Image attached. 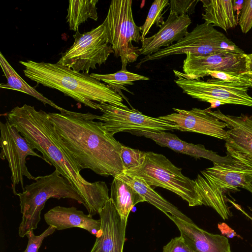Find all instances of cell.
I'll return each mask as SVG.
<instances>
[{
    "label": "cell",
    "mask_w": 252,
    "mask_h": 252,
    "mask_svg": "<svg viewBox=\"0 0 252 252\" xmlns=\"http://www.w3.org/2000/svg\"><path fill=\"white\" fill-rule=\"evenodd\" d=\"M5 117L31 148L39 151L44 160L53 165L76 189L84 200L89 214H99L110 199L106 183H90L81 176L82 169L60 140L48 113L24 104L13 108Z\"/></svg>",
    "instance_id": "obj_1"
},
{
    "label": "cell",
    "mask_w": 252,
    "mask_h": 252,
    "mask_svg": "<svg viewBox=\"0 0 252 252\" xmlns=\"http://www.w3.org/2000/svg\"><path fill=\"white\" fill-rule=\"evenodd\" d=\"M60 140L80 167L101 176L114 177L123 173L120 157L123 145L115 139L98 120L100 116L65 109L48 113Z\"/></svg>",
    "instance_id": "obj_2"
},
{
    "label": "cell",
    "mask_w": 252,
    "mask_h": 252,
    "mask_svg": "<svg viewBox=\"0 0 252 252\" xmlns=\"http://www.w3.org/2000/svg\"><path fill=\"white\" fill-rule=\"evenodd\" d=\"M24 67V73L31 80L44 87L56 89L65 95L94 109L98 103H108L127 108L123 97L115 90L96 79L87 72H77L58 63L20 61Z\"/></svg>",
    "instance_id": "obj_3"
},
{
    "label": "cell",
    "mask_w": 252,
    "mask_h": 252,
    "mask_svg": "<svg viewBox=\"0 0 252 252\" xmlns=\"http://www.w3.org/2000/svg\"><path fill=\"white\" fill-rule=\"evenodd\" d=\"M233 159L223 162H213V166L201 171L194 180L196 190L202 204L214 209L224 220L232 216L224 193L229 190L246 189L248 177L252 175V160L246 155L229 148Z\"/></svg>",
    "instance_id": "obj_4"
},
{
    "label": "cell",
    "mask_w": 252,
    "mask_h": 252,
    "mask_svg": "<svg viewBox=\"0 0 252 252\" xmlns=\"http://www.w3.org/2000/svg\"><path fill=\"white\" fill-rule=\"evenodd\" d=\"M35 182L25 187V190L17 193L19 197L22 221L19 235L24 237L30 230L37 228L40 214L46 202L50 198H68L86 207V203L76 189L56 170L51 174L35 177Z\"/></svg>",
    "instance_id": "obj_5"
},
{
    "label": "cell",
    "mask_w": 252,
    "mask_h": 252,
    "mask_svg": "<svg viewBox=\"0 0 252 252\" xmlns=\"http://www.w3.org/2000/svg\"><path fill=\"white\" fill-rule=\"evenodd\" d=\"M181 170L163 155L147 152L141 167L124 172L141 178L151 187H159L173 192L189 206L202 205L195 181L184 176Z\"/></svg>",
    "instance_id": "obj_6"
},
{
    "label": "cell",
    "mask_w": 252,
    "mask_h": 252,
    "mask_svg": "<svg viewBox=\"0 0 252 252\" xmlns=\"http://www.w3.org/2000/svg\"><path fill=\"white\" fill-rule=\"evenodd\" d=\"M223 52L246 54L223 33L215 29L212 25L204 22L197 24L191 32H188L175 43L150 56H145L136 67L140 68L147 62L171 55L190 53L197 56H204Z\"/></svg>",
    "instance_id": "obj_7"
},
{
    "label": "cell",
    "mask_w": 252,
    "mask_h": 252,
    "mask_svg": "<svg viewBox=\"0 0 252 252\" xmlns=\"http://www.w3.org/2000/svg\"><path fill=\"white\" fill-rule=\"evenodd\" d=\"M74 41L57 62L77 72L89 73L105 63L114 51L109 45L106 28L102 23L91 31L73 35Z\"/></svg>",
    "instance_id": "obj_8"
},
{
    "label": "cell",
    "mask_w": 252,
    "mask_h": 252,
    "mask_svg": "<svg viewBox=\"0 0 252 252\" xmlns=\"http://www.w3.org/2000/svg\"><path fill=\"white\" fill-rule=\"evenodd\" d=\"M174 80L183 93L192 98L209 102L211 108L226 104L241 105L252 107V97L248 93L249 88L241 84L217 79L207 81L185 77L183 72L173 70Z\"/></svg>",
    "instance_id": "obj_9"
},
{
    "label": "cell",
    "mask_w": 252,
    "mask_h": 252,
    "mask_svg": "<svg viewBox=\"0 0 252 252\" xmlns=\"http://www.w3.org/2000/svg\"><path fill=\"white\" fill-rule=\"evenodd\" d=\"M98 107L102 113L99 120L112 136L120 132L135 130L154 132L180 130L179 126L172 122L145 115L134 109L106 103H98Z\"/></svg>",
    "instance_id": "obj_10"
},
{
    "label": "cell",
    "mask_w": 252,
    "mask_h": 252,
    "mask_svg": "<svg viewBox=\"0 0 252 252\" xmlns=\"http://www.w3.org/2000/svg\"><path fill=\"white\" fill-rule=\"evenodd\" d=\"M0 146L1 149L0 158L6 159L11 173L12 189L17 195L16 187L20 184L23 191L25 190L23 176L30 180H34L26 166V158L28 156H35L44 160L43 156L39 155L31 148L27 140L19 131L6 120L5 123H0Z\"/></svg>",
    "instance_id": "obj_11"
},
{
    "label": "cell",
    "mask_w": 252,
    "mask_h": 252,
    "mask_svg": "<svg viewBox=\"0 0 252 252\" xmlns=\"http://www.w3.org/2000/svg\"><path fill=\"white\" fill-rule=\"evenodd\" d=\"M132 3L131 0H112L103 22L109 44L112 46L115 57H120L122 69L135 62L140 55V48L130 46L127 41V14Z\"/></svg>",
    "instance_id": "obj_12"
},
{
    "label": "cell",
    "mask_w": 252,
    "mask_h": 252,
    "mask_svg": "<svg viewBox=\"0 0 252 252\" xmlns=\"http://www.w3.org/2000/svg\"><path fill=\"white\" fill-rule=\"evenodd\" d=\"M186 55L183 73L188 79H200L212 71L246 72V54L223 52L204 56H197L190 53Z\"/></svg>",
    "instance_id": "obj_13"
},
{
    "label": "cell",
    "mask_w": 252,
    "mask_h": 252,
    "mask_svg": "<svg viewBox=\"0 0 252 252\" xmlns=\"http://www.w3.org/2000/svg\"><path fill=\"white\" fill-rule=\"evenodd\" d=\"M210 107L205 109L193 108L187 110L173 108L174 113L158 118L172 122L180 127V131L199 133L225 140L226 124L209 113Z\"/></svg>",
    "instance_id": "obj_14"
},
{
    "label": "cell",
    "mask_w": 252,
    "mask_h": 252,
    "mask_svg": "<svg viewBox=\"0 0 252 252\" xmlns=\"http://www.w3.org/2000/svg\"><path fill=\"white\" fill-rule=\"evenodd\" d=\"M101 226L90 252H123L127 221L110 199L99 214Z\"/></svg>",
    "instance_id": "obj_15"
},
{
    "label": "cell",
    "mask_w": 252,
    "mask_h": 252,
    "mask_svg": "<svg viewBox=\"0 0 252 252\" xmlns=\"http://www.w3.org/2000/svg\"><path fill=\"white\" fill-rule=\"evenodd\" d=\"M177 226L186 244L194 252H231L228 239L209 233L192 222L165 214Z\"/></svg>",
    "instance_id": "obj_16"
},
{
    "label": "cell",
    "mask_w": 252,
    "mask_h": 252,
    "mask_svg": "<svg viewBox=\"0 0 252 252\" xmlns=\"http://www.w3.org/2000/svg\"><path fill=\"white\" fill-rule=\"evenodd\" d=\"M191 23L187 14L178 16L170 12L167 20L159 27L158 31L153 36L145 37L140 48V54L150 56L157 52L162 47H167L174 41H178L188 32V28Z\"/></svg>",
    "instance_id": "obj_17"
},
{
    "label": "cell",
    "mask_w": 252,
    "mask_h": 252,
    "mask_svg": "<svg viewBox=\"0 0 252 252\" xmlns=\"http://www.w3.org/2000/svg\"><path fill=\"white\" fill-rule=\"evenodd\" d=\"M209 113L227 125L226 148L242 153L252 160V115H225L220 110L212 111L211 109Z\"/></svg>",
    "instance_id": "obj_18"
},
{
    "label": "cell",
    "mask_w": 252,
    "mask_h": 252,
    "mask_svg": "<svg viewBox=\"0 0 252 252\" xmlns=\"http://www.w3.org/2000/svg\"><path fill=\"white\" fill-rule=\"evenodd\" d=\"M136 136H143L155 141L163 147H167L180 153L186 154L195 158H205L213 162L223 163L230 161L233 159L231 154L227 151V155L223 157L217 153L205 149L201 144L195 145L184 141L174 134L169 132H154L144 130H135L129 132Z\"/></svg>",
    "instance_id": "obj_19"
},
{
    "label": "cell",
    "mask_w": 252,
    "mask_h": 252,
    "mask_svg": "<svg viewBox=\"0 0 252 252\" xmlns=\"http://www.w3.org/2000/svg\"><path fill=\"white\" fill-rule=\"evenodd\" d=\"M92 217L74 207L57 206L48 211L44 217L47 224L56 230L79 227L96 235L100 228L101 220H94Z\"/></svg>",
    "instance_id": "obj_20"
},
{
    "label": "cell",
    "mask_w": 252,
    "mask_h": 252,
    "mask_svg": "<svg viewBox=\"0 0 252 252\" xmlns=\"http://www.w3.org/2000/svg\"><path fill=\"white\" fill-rule=\"evenodd\" d=\"M116 177L121 179L132 187L146 201L154 205L165 214L168 213L188 222H193L176 206L155 191L141 178L124 172L116 176Z\"/></svg>",
    "instance_id": "obj_21"
},
{
    "label": "cell",
    "mask_w": 252,
    "mask_h": 252,
    "mask_svg": "<svg viewBox=\"0 0 252 252\" xmlns=\"http://www.w3.org/2000/svg\"><path fill=\"white\" fill-rule=\"evenodd\" d=\"M204 8L202 14L205 22L226 31L238 24L231 0H201Z\"/></svg>",
    "instance_id": "obj_22"
},
{
    "label": "cell",
    "mask_w": 252,
    "mask_h": 252,
    "mask_svg": "<svg viewBox=\"0 0 252 252\" xmlns=\"http://www.w3.org/2000/svg\"><path fill=\"white\" fill-rule=\"evenodd\" d=\"M110 199L122 218L127 221L132 208L138 203L146 201L134 189L116 177L111 184Z\"/></svg>",
    "instance_id": "obj_23"
},
{
    "label": "cell",
    "mask_w": 252,
    "mask_h": 252,
    "mask_svg": "<svg viewBox=\"0 0 252 252\" xmlns=\"http://www.w3.org/2000/svg\"><path fill=\"white\" fill-rule=\"evenodd\" d=\"M0 64L7 80L6 83L0 84L1 88L17 91L27 94L34 97L44 104H49L60 112L64 109L57 105L29 85L13 69L1 52H0Z\"/></svg>",
    "instance_id": "obj_24"
},
{
    "label": "cell",
    "mask_w": 252,
    "mask_h": 252,
    "mask_svg": "<svg viewBox=\"0 0 252 252\" xmlns=\"http://www.w3.org/2000/svg\"><path fill=\"white\" fill-rule=\"evenodd\" d=\"M68 1L66 19L70 30L76 32L79 26L88 19L97 20L98 0H69Z\"/></svg>",
    "instance_id": "obj_25"
},
{
    "label": "cell",
    "mask_w": 252,
    "mask_h": 252,
    "mask_svg": "<svg viewBox=\"0 0 252 252\" xmlns=\"http://www.w3.org/2000/svg\"><path fill=\"white\" fill-rule=\"evenodd\" d=\"M93 77L102 81L105 84L115 90L121 96L123 95L120 91L123 90L130 92L126 87V86L132 85L134 82L139 80H149L150 79L145 76L129 72L126 68L122 69L118 72L108 74H90Z\"/></svg>",
    "instance_id": "obj_26"
},
{
    "label": "cell",
    "mask_w": 252,
    "mask_h": 252,
    "mask_svg": "<svg viewBox=\"0 0 252 252\" xmlns=\"http://www.w3.org/2000/svg\"><path fill=\"white\" fill-rule=\"evenodd\" d=\"M169 0H156L153 2L144 24L140 27L141 30V41L146 37L154 25L156 24L157 27H160L164 23L162 11L169 5Z\"/></svg>",
    "instance_id": "obj_27"
},
{
    "label": "cell",
    "mask_w": 252,
    "mask_h": 252,
    "mask_svg": "<svg viewBox=\"0 0 252 252\" xmlns=\"http://www.w3.org/2000/svg\"><path fill=\"white\" fill-rule=\"evenodd\" d=\"M146 153L138 149H132L123 145L120 152V157L124 171L141 167L145 161Z\"/></svg>",
    "instance_id": "obj_28"
},
{
    "label": "cell",
    "mask_w": 252,
    "mask_h": 252,
    "mask_svg": "<svg viewBox=\"0 0 252 252\" xmlns=\"http://www.w3.org/2000/svg\"><path fill=\"white\" fill-rule=\"evenodd\" d=\"M207 76L224 81L241 84L247 88L252 87V82L245 73L212 71L207 73Z\"/></svg>",
    "instance_id": "obj_29"
},
{
    "label": "cell",
    "mask_w": 252,
    "mask_h": 252,
    "mask_svg": "<svg viewBox=\"0 0 252 252\" xmlns=\"http://www.w3.org/2000/svg\"><path fill=\"white\" fill-rule=\"evenodd\" d=\"M56 230L54 227L49 226L39 235H35L33 230L29 231L26 235L28 239V243L26 250L23 252H38L44 239L52 234Z\"/></svg>",
    "instance_id": "obj_30"
},
{
    "label": "cell",
    "mask_w": 252,
    "mask_h": 252,
    "mask_svg": "<svg viewBox=\"0 0 252 252\" xmlns=\"http://www.w3.org/2000/svg\"><path fill=\"white\" fill-rule=\"evenodd\" d=\"M198 0H171L169 1L170 12L178 16L193 13Z\"/></svg>",
    "instance_id": "obj_31"
},
{
    "label": "cell",
    "mask_w": 252,
    "mask_h": 252,
    "mask_svg": "<svg viewBox=\"0 0 252 252\" xmlns=\"http://www.w3.org/2000/svg\"><path fill=\"white\" fill-rule=\"evenodd\" d=\"M243 33H247L252 28V0H245L238 19Z\"/></svg>",
    "instance_id": "obj_32"
},
{
    "label": "cell",
    "mask_w": 252,
    "mask_h": 252,
    "mask_svg": "<svg viewBox=\"0 0 252 252\" xmlns=\"http://www.w3.org/2000/svg\"><path fill=\"white\" fill-rule=\"evenodd\" d=\"M141 30L140 27L137 26L133 18L132 6L128 11L127 19V41L130 46H133L132 41L139 43L141 41Z\"/></svg>",
    "instance_id": "obj_33"
},
{
    "label": "cell",
    "mask_w": 252,
    "mask_h": 252,
    "mask_svg": "<svg viewBox=\"0 0 252 252\" xmlns=\"http://www.w3.org/2000/svg\"><path fill=\"white\" fill-rule=\"evenodd\" d=\"M163 252H194L186 244L181 236L172 239L163 248Z\"/></svg>",
    "instance_id": "obj_34"
},
{
    "label": "cell",
    "mask_w": 252,
    "mask_h": 252,
    "mask_svg": "<svg viewBox=\"0 0 252 252\" xmlns=\"http://www.w3.org/2000/svg\"><path fill=\"white\" fill-rule=\"evenodd\" d=\"M218 227L223 235L229 238H232L237 235L235 231L225 223H220Z\"/></svg>",
    "instance_id": "obj_35"
},
{
    "label": "cell",
    "mask_w": 252,
    "mask_h": 252,
    "mask_svg": "<svg viewBox=\"0 0 252 252\" xmlns=\"http://www.w3.org/2000/svg\"><path fill=\"white\" fill-rule=\"evenodd\" d=\"M245 65L246 72L245 73L250 78L252 82V53L246 54L245 55Z\"/></svg>",
    "instance_id": "obj_36"
},
{
    "label": "cell",
    "mask_w": 252,
    "mask_h": 252,
    "mask_svg": "<svg viewBox=\"0 0 252 252\" xmlns=\"http://www.w3.org/2000/svg\"><path fill=\"white\" fill-rule=\"evenodd\" d=\"M234 3V11L237 10L236 16L239 19L240 11L242 8L244 0H233Z\"/></svg>",
    "instance_id": "obj_37"
},
{
    "label": "cell",
    "mask_w": 252,
    "mask_h": 252,
    "mask_svg": "<svg viewBox=\"0 0 252 252\" xmlns=\"http://www.w3.org/2000/svg\"><path fill=\"white\" fill-rule=\"evenodd\" d=\"M246 189L252 193V175L248 177V186Z\"/></svg>",
    "instance_id": "obj_38"
}]
</instances>
